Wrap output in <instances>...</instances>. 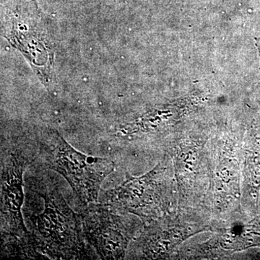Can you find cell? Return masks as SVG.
I'll use <instances>...</instances> for the list:
<instances>
[{
    "label": "cell",
    "mask_w": 260,
    "mask_h": 260,
    "mask_svg": "<svg viewBox=\"0 0 260 260\" xmlns=\"http://www.w3.org/2000/svg\"><path fill=\"white\" fill-rule=\"evenodd\" d=\"M42 213L32 217L31 236L36 249L53 259H89L80 214L70 208L59 188L40 181Z\"/></svg>",
    "instance_id": "6da1fadb"
},
{
    "label": "cell",
    "mask_w": 260,
    "mask_h": 260,
    "mask_svg": "<svg viewBox=\"0 0 260 260\" xmlns=\"http://www.w3.org/2000/svg\"><path fill=\"white\" fill-rule=\"evenodd\" d=\"M31 164L28 154L20 146L2 148L1 234L3 252L20 258L42 257L24 223L23 174Z\"/></svg>",
    "instance_id": "7a4b0ae2"
},
{
    "label": "cell",
    "mask_w": 260,
    "mask_h": 260,
    "mask_svg": "<svg viewBox=\"0 0 260 260\" xmlns=\"http://www.w3.org/2000/svg\"><path fill=\"white\" fill-rule=\"evenodd\" d=\"M38 164L62 176L84 206L99 203L102 182L115 167L111 159L75 150L57 132L49 134L41 146Z\"/></svg>",
    "instance_id": "3957f363"
},
{
    "label": "cell",
    "mask_w": 260,
    "mask_h": 260,
    "mask_svg": "<svg viewBox=\"0 0 260 260\" xmlns=\"http://www.w3.org/2000/svg\"><path fill=\"white\" fill-rule=\"evenodd\" d=\"M8 8L5 37L25 55L44 84H50L53 54L42 15L32 0H15Z\"/></svg>",
    "instance_id": "277c9868"
},
{
    "label": "cell",
    "mask_w": 260,
    "mask_h": 260,
    "mask_svg": "<svg viewBox=\"0 0 260 260\" xmlns=\"http://www.w3.org/2000/svg\"><path fill=\"white\" fill-rule=\"evenodd\" d=\"M103 203H90L80 212L85 239L102 259H121L133 235L128 219Z\"/></svg>",
    "instance_id": "5b68a950"
},
{
    "label": "cell",
    "mask_w": 260,
    "mask_h": 260,
    "mask_svg": "<svg viewBox=\"0 0 260 260\" xmlns=\"http://www.w3.org/2000/svg\"><path fill=\"white\" fill-rule=\"evenodd\" d=\"M256 46L257 47L258 51H259V55L260 57V37L256 39Z\"/></svg>",
    "instance_id": "8992f818"
}]
</instances>
